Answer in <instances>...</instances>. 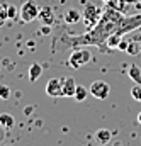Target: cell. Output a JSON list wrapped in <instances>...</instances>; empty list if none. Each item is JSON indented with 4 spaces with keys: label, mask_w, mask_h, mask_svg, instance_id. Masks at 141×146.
<instances>
[{
    "label": "cell",
    "mask_w": 141,
    "mask_h": 146,
    "mask_svg": "<svg viewBox=\"0 0 141 146\" xmlns=\"http://www.w3.org/2000/svg\"><path fill=\"white\" fill-rule=\"evenodd\" d=\"M39 10H41V7L36 3L34 0H26L22 5H21V19H22V22H33L34 19L39 17Z\"/></svg>",
    "instance_id": "obj_1"
},
{
    "label": "cell",
    "mask_w": 141,
    "mask_h": 146,
    "mask_svg": "<svg viewBox=\"0 0 141 146\" xmlns=\"http://www.w3.org/2000/svg\"><path fill=\"white\" fill-rule=\"evenodd\" d=\"M88 90H90V94L95 99L104 100V99L109 97V94H110V85L107 82H104V80H95V82H92V85L88 87Z\"/></svg>",
    "instance_id": "obj_2"
},
{
    "label": "cell",
    "mask_w": 141,
    "mask_h": 146,
    "mask_svg": "<svg viewBox=\"0 0 141 146\" xmlns=\"http://www.w3.org/2000/svg\"><path fill=\"white\" fill-rule=\"evenodd\" d=\"M88 61H90V51L88 49H76L75 53H71V56L68 58V65L71 68H82Z\"/></svg>",
    "instance_id": "obj_3"
},
{
    "label": "cell",
    "mask_w": 141,
    "mask_h": 146,
    "mask_svg": "<svg viewBox=\"0 0 141 146\" xmlns=\"http://www.w3.org/2000/svg\"><path fill=\"white\" fill-rule=\"evenodd\" d=\"M99 9L92 3V2H87L85 3V12H83V22L88 26V27H92L97 21H99Z\"/></svg>",
    "instance_id": "obj_4"
},
{
    "label": "cell",
    "mask_w": 141,
    "mask_h": 146,
    "mask_svg": "<svg viewBox=\"0 0 141 146\" xmlns=\"http://www.w3.org/2000/svg\"><path fill=\"white\" fill-rule=\"evenodd\" d=\"M46 94L49 97H63L61 94V78H49L46 83Z\"/></svg>",
    "instance_id": "obj_5"
},
{
    "label": "cell",
    "mask_w": 141,
    "mask_h": 146,
    "mask_svg": "<svg viewBox=\"0 0 141 146\" xmlns=\"http://www.w3.org/2000/svg\"><path fill=\"white\" fill-rule=\"evenodd\" d=\"M76 90V83L73 76H61V94L63 97H73Z\"/></svg>",
    "instance_id": "obj_6"
},
{
    "label": "cell",
    "mask_w": 141,
    "mask_h": 146,
    "mask_svg": "<svg viewBox=\"0 0 141 146\" xmlns=\"http://www.w3.org/2000/svg\"><path fill=\"white\" fill-rule=\"evenodd\" d=\"M39 21L43 22V26H53L55 24V12H53V9L51 7H41Z\"/></svg>",
    "instance_id": "obj_7"
},
{
    "label": "cell",
    "mask_w": 141,
    "mask_h": 146,
    "mask_svg": "<svg viewBox=\"0 0 141 146\" xmlns=\"http://www.w3.org/2000/svg\"><path fill=\"white\" fill-rule=\"evenodd\" d=\"M65 22L67 24H76V22H80V19H82V14L78 12V9H67V12H65Z\"/></svg>",
    "instance_id": "obj_8"
},
{
    "label": "cell",
    "mask_w": 141,
    "mask_h": 146,
    "mask_svg": "<svg viewBox=\"0 0 141 146\" xmlns=\"http://www.w3.org/2000/svg\"><path fill=\"white\" fill-rule=\"evenodd\" d=\"M110 138H112V134H110L109 129H99V131L95 133V141L100 146L109 145V143H110Z\"/></svg>",
    "instance_id": "obj_9"
},
{
    "label": "cell",
    "mask_w": 141,
    "mask_h": 146,
    "mask_svg": "<svg viewBox=\"0 0 141 146\" xmlns=\"http://www.w3.org/2000/svg\"><path fill=\"white\" fill-rule=\"evenodd\" d=\"M128 76L134 82V83H140L141 85V68L138 66V65H129L128 66Z\"/></svg>",
    "instance_id": "obj_10"
},
{
    "label": "cell",
    "mask_w": 141,
    "mask_h": 146,
    "mask_svg": "<svg viewBox=\"0 0 141 146\" xmlns=\"http://www.w3.org/2000/svg\"><path fill=\"white\" fill-rule=\"evenodd\" d=\"M14 124H15V119H14L12 114H9V112L0 114V126L3 129H10V127H14Z\"/></svg>",
    "instance_id": "obj_11"
},
{
    "label": "cell",
    "mask_w": 141,
    "mask_h": 146,
    "mask_svg": "<svg viewBox=\"0 0 141 146\" xmlns=\"http://www.w3.org/2000/svg\"><path fill=\"white\" fill-rule=\"evenodd\" d=\"M41 75H43V65L41 63H33L29 66V80L31 82H36Z\"/></svg>",
    "instance_id": "obj_12"
},
{
    "label": "cell",
    "mask_w": 141,
    "mask_h": 146,
    "mask_svg": "<svg viewBox=\"0 0 141 146\" xmlns=\"http://www.w3.org/2000/svg\"><path fill=\"white\" fill-rule=\"evenodd\" d=\"M88 94H90L88 88H85V87H82V85H76V90H75V95H73V97H75L76 102H83Z\"/></svg>",
    "instance_id": "obj_13"
},
{
    "label": "cell",
    "mask_w": 141,
    "mask_h": 146,
    "mask_svg": "<svg viewBox=\"0 0 141 146\" xmlns=\"http://www.w3.org/2000/svg\"><path fill=\"white\" fill-rule=\"evenodd\" d=\"M121 39H122L121 33H112L110 36H107V46L109 48H117L119 42H121Z\"/></svg>",
    "instance_id": "obj_14"
},
{
    "label": "cell",
    "mask_w": 141,
    "mask_h": 146,
    "mask_svg": "<svg viewBox=\"0 0 141 146\" xmlns=\"http://www.w3.org/2000/svg\"><path fill=\"white\" fill-rule=\"evenodd\" d=\"M140 51H141V44H140V41H136V39L129 41V44H128V49H126V53H129L131 56H136V54H138Z\"/></svg>",
    "instance_id": "obj_15"
},
{
    "label": "cell",
    "mask_w": 141,
    "mask_h": 146,
    "mask_svg": "<svg viewBox=\"0 0 141 146\" xmlns=\"http://www.w3.org/2000/svg\"><path fill=\"white\" fill-rule=\"evenodd\" d=\"M136 3H138V0H116V5H117V9H119V10L133 9Z\"/></svg>",
    "instance_id": "obj_16"
},
{
    "label": "cell",
    "mask_w": 141,
    "mask_h": 146,
    "mask_svg": "<svg viewBox=\"0 0 141 146\" xmlns=\"http://www.w3.org/2000/svg\"><path fill=\"white\" fill-rule=\"evenodd\" d=\"M7 9H9V5L0 3V26H3V22L9 19V12H7Z\"/></svg>",
    "instance_id": "obj_17"
},
{
    "label": "cell",
    "mask_w": 141,
    "mask_h": 146,
    "mask_svg": "<svg viewBox=\"0 0 141 146\" xmlns=\"http://www.w3.org/2000/svg\"><path fill=\"white\" fill-rule=\"evenodd\" d=\"M131 97H133L134 100L141 102V85H140V83H136V85L131 88Z\"/></svg>",
    "instance_id": "obj_18"
},
{
    "label": "cell",
    "mask_w": 141,
    "mask_h": 146,
    "mask_svg": "<svg viewBox=\"0 0 141 146\" xmlns=\"http://www.w3.org/2000/svg\"><path fill=\"white\" fill-rule=\"evenodd\" d=\"M10 97V88L7 85H0V99L2 100H7Z\"/></svg>",
    "instance_id": "obj_19"
},
{
    "label": "cell",
    "mask_w": 141,
    "mask_h": 146,
    "mask_svg": "<svg viewBox=\"0 0 141 146\" xmlns=\"http://www.w3.org/2000/svg\"><path fill=\"white\" fill-rule=\"evenodd\" d=\"M7 12H9V19H17V15H21V12H17V7L14 5H9Z\"/></svg>",
    "instance_id": "obj_20"
},
{
    "label": "cell",
    "mask_w": 141,
    "mask_h": 146,
    "mask_svg": "<svg viewBox=\"0 0 141 146\" xmlns=\"http://www.w3.org/2000/svg\"><path fill=\"white\" fill-rule=\"evenodd\" d=\"M128 44H129V41H128V39H121V42H119L117 49H119V51H126V49H128Z\"/></svg>",
    "instance_id": "obj_21"
},
{
    "label": "cell",
    "mask_w": 141,
    "mask_h": 146,
    "mask_svg": "<svg viewBox=\"0 0 141 146\" xmlns=\"http://www.w3.org/2000/svg\"><path fill=\"white\" fill-rule=\"evenodd\" d=\"M112 146H124V145H122V143H119V141H117V143H112Z\"/></svg>",
    "instance_id": "obj_22"
},
{
    "label": "cell",
    "mask_w": 141,
    "mask_h": 146,
    "mask_svg": "<svg viewBox=\"0 0 141 146\" xmlns=\"http://www.w3.org/2000/svg\"><path fill=\"white\" fill-rule=\"evenodd\" d=\"M138 122H140V124H141V112H140V114H138Z\"/></svg>",
    "instance_id": "obj_23"
},
{
    "label": "cell",
    "mask_w": 141,
    "mask_h": 146,
    "mask_svg": "<svg viewBox=\"0 0 141 146\" xmlns=\"http://www.w3.org/2000/svg\"><path fill=\"white\" fill-rule=\"evenodd\" d=\"M106 2H112V0H106Z\"/></svg>",
    "instance_id": "obj_24"
}]
</instances>
